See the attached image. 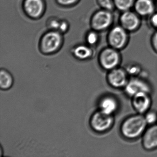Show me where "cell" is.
<instances>
[{
  "label": "cell",
  "instance_id": "20",
  "mask_svg": "<svg viewBox=\"0 0 157 157\" xmlns=\"http://www.w3.org/2000/svg\"><path fill=\"white\" fill-rule=\"evenodd\" d=\"M144 116L148 125H151L157 124V113L155 111L149 110L144 114Z\"/></svg>",
  "mask_w": 157,
  "mask_h": 157
},
{
  "label": "cell",
  "instance_id": "24",
  "mask_svg": "<svg viewBox=\"0 0 157 157\" xmlns=\"http://www.w3.org/2000/svg\"><path fill=\"white\" fill-rule=\"evenodd\" d=\"M61 21L56 20V19H52L49 22V25L52 29L55 30H59L60 26Z\"/></svg>",
  "mask_w": 157,
  "mask_h": 157
},
{
  "label": "cell",
  "instance_id": "25",
  "mask_svg": "<svg viewBox=\"0 0 157 157\" xmlns=\"http://www.w3.org/2000/svg\"><path fill=\"white\" fill-rule=\"evenodd\" d=\"M78 0H57L59 3L64 6L71 5L76 2Z\"/></svg>",
  "mask_w": 157,
  "mask_h": 157
},
{
  "label": "cell",
  "instance_id": "3",
  "mask_svg": "<svg viewBox=\"0 0 157 157\" xmlns=\"http://www.w3.org/2000/svg\"><path fill=\"white\" fill-rule=\"evenodd\" d=\"M121 60L120 51L109 46L102 50L99 56L100 66L108 71L119 67Z\"/></svg>",
  "mask_w": 157,
  "mask_h": 157
},
{
  "label": "cell",
  "instance_id": "26",
  "mask_svg": "<svg viewBox=\"0 0 157 157\" xmlns=\"http://www.w3.org/2000/svg\"><path fill=\"white\" fill-rule=\"evenodd\" d=\"M68 28V25L66 21H61L60 26H59V32H65L67 31Z\"/></svg>",
  "mask_w": 157,
  "mask_h": 157
},
{
  "label": "cell",
  "instance_id": "9",
  "mask_svg": "<svg viewBox=\"0 0 157 157\" xmlns=\"http://www.w3.org/2000/svg\"><path fill=\"white\" fill-rule=\"evenodd\" d=\"M61 41L62 37L59 33L56 31L48 32L43 36L41 40V50L46 54L54 53L59 48Z\"/></svg>",
  "mask_w": 157,
  "mask_h": 157
},
{
  "label": "cell",
  "instance_id": "23",
  "mask_svg": "<svg viewBox=\"0 0 157 157\" xmlns=\"http://www.w3.org/2000/svg\"><path fill=\"white\" fill-rule=\"evenodd\" d=\"M151 45L153 51L157 54V30H155L150 39Z\"/></svg>",
  "mask_w": 157,
  "mask_h": 157
},
{
  "label": "cell",
  "instance_id": "11",
  "mask_svg": "<svg viewBox=\"0 0 157 157\" xmlns=\"http://www.w3.org/2000/svg\"><path fill=\"white\" fill-rule=\"evenodd\" d=\"M133 10L141 18H148L156 11L155 0H136Z\"/></svg>",
  "mask_w": 157,
  "mask_h": 157
},
{
  "label": "cell",
  "instance_id": "2",
  "mask_svg": "<svg viewBox=\"0 0 157 157\" xmlns=\"http://www.w3.org/2000/svg\"><path fill=\"white\" fill-rule=\"evenodd\" d=\"M129 34L119 24L113 25L107 34L108 46L120 51L123 50L128 44Z\"/></svg>",
  "mask_w": 157,
  "mask_h": 157
},
{
  "label": "cell",
  "instance_id": "12",
  "mask_svg": "<svg viewBox=\"0 0 157 157\" xmlns=\"http://www.w3.org/2000/svg\"><path fill=\"white\" fill-rule=\"evenodd\" d=\"M142 145L146 150L157 148V123L147 128L142 135Z\"/></svg>",
  "mask_w": 157,
  "mask_h": 157
},
{
  "label": "cell",
  "instance_id": "6",
  "mask_svg": "<svg viewBox=\"0 0 157 157\" xmlns=\"http://www.w3.org/2000/svg\"><path fill=\"white\" fill-rule=\"evenodd\" d=\"M118 24L129 33L136 32L141 27L142 18L132 10L120 12Z\"/></svg>",
  "mask_w": 157,
  "mask_h": 157
},
{
  "label": "cell",
  "instance_id": "1",
  "mask_svg": "<svg viewBox=\"0 0 157 157\" xmlns=\"http://www.w3.org/2000/svg\"><path fill=\"white\" fill-rule=\"evenodd\" d=\"M147 125L144 115L136 114L129 116L123 121L120 132L127 139H136L143 135Z\"/></svg>",
  "mask_w": 157,
  "mask_h": 157
},
{
  "label": "cell",
  "instance_id": "7",
  "mask_svg": "<svg viewBox=\"0 0 157 157\" xmlns=\"http://www.w3.org/2000/svg\"><path fill=\"white\" fill-rule=\"evenodd\" d=\"M124 90L127 95L132 97L140 92L151 93V87L146 80L138 76L129 79Z\"/></svg>",
  "mask_w": 157,
  "mask_h": 157
},
{
  "label": "cell",
  "instance_id": "8",
  "mask_svg": "<svg viewBox=\"0 0 157 157\" xmlns=\"http://www.w3.org/2000/svg\"><path fill=\"white\" fill-rule=\"evenodd\" d=\"M108 71L107 81L110 86L116 89H124L129 79L125 69L118 67Z\"/></svg>",
  "mask_w": 157,
  "mask_h": 157
},
{
  "label": "cell",
  "instance_id": "13",
  "mask_svg": "<svg viewBox=\"0 0 157 157\" xmlns=\"http://www.w3.org/2000/svg\"><path fill=\"white\" fill-rule=\"evenodd\" d=\"M99 110L109 115H113L117 112L119 103L116 98L112 95H105L100 100Z\"/></svg>",
  "mask_w": 157,
  "mask_h": 157
},
{
  "label": "cell",
  "instance_id": "4",
  "mask_svg": "<svg viewBox=\"0 0 157 157\" xmlns=\"http://www.w3.org/2000/svg\"><path fill=\"white\" fill-rule=\"evenodd\" d=\"M114 16L113 12L101 9L96 12L92 18V27L96 32L110 29L113 24Z\"/></svg>",
  "mask_w": 157,
  "mask_h": 157
},
{
  "label": "cell",
  "instance_id": "22",
  "mask_svg": "<svg viewBox=\"0 0 157 157\" xmlns=\"http://www.w3.org/2000/svg\"><path fill=\"white\" fill-rule=\"evenodd\" d=\"M147 19L150 27L155 30V31L157 30V11L155 12Z\"/></svg>",
  "mask_w": 157,
  "mask_h": 157
},
{
  "label": "cell",
  "instance_id": "5",
  "mask_svg": "<svg viewBox=\"0 0 157 157\" xmlns=\"http://www.w3.org/2000/svg\"><path fill=\"white\" fill-rule=\"evenodd\" d=\"M114 122L113 115L105 113L99 110L92 116L90 124L94 131L103 133L108 131L112 127Z\"/></svg>",
  "mask_w": 157,
  "mask_h": 157
},
{
  "label": "cell",
  "instance_id": "15",
  "mask_svg": "<svg viewBox=\"0 0 157 157\" xmlns=\"http://www.w3.org/2000/svg\"><path fill=\"white\" fill-rule=\"evenodd\" d=\"M13 78L9 71L1 69L0 71V87L2 90H8L12 86Z\"/></svg>",
  "mask_w": 157,
  "mask_h": 157
},
{
  "label": "cell",
  "instance_id": "19",
  "mask_svg": "<svg viewBox=\"0 0 157 157\" xmlns=\"http://www.w3.org/2000/svg\"><path fill=\"white\" fill-rule=\"evenodd\" d=\"M97 3L103 10L112 12L116 10L113 0H97Z\"/></svg>",
  "mask_w": 157,
  "mask_h": 157
},
{
  "label": "cell",
  "instance_id": "21",
  "mask_svg": "<svg viewBox=\"0 0 157 157\" xmlns=\"http://www.w3.org/2000/svg\"><path fill=\"white\" fill-rule=\"evenodd\" d=\"M96 31L91 32L87 36V40L88 44L91 45L95 44L99 40V36Z\"/></svg>",
  "mask_w": 157,
  "mask_h": 157
},
{
  "label": "cell",
  "instance_id": "18",
  "mask_svg": "<svg viewBox=\"0 0 157 157\" xmlns=\"http://www.w3.org/2000/svg\"><path fill=\"white\" fill-rule=\"evenodd\" d=\"M125 69L128 75L132 77H138L142 71V69L140 65L136 63L129 64L127 66Z\"/></svg>",
  "mask_w": 157,
  "mask_h": 157
},
{
  "label": "cell",
  "instance_id": "27",
  "mask_svg": "<svg viewBox=\"0 0 157 157\" xmlns=\"http://www.w3.org/2000/svg\"><path fill=\"white\" fill-rule=\"evenodd\" d=\"M155 5H156V10L157 11V0H155Z\"/></svg>",
  "mask_w": 157,
  "mask_h": 157
},
{
  "label": "cell",
  "instance_id": "16",
  "mask_svg": "<svg viewBox=\"0 0 157 157\" xmlns=\"http://www.w3.org/2000/svg\"><path fill=\"white\" fill-rule=\"evenodd\" d=\"M74 56L80 59H86L92 56V51L90 48L85 45H79L74 48Z\"/></svg>",
  "mask_w": 157,
  "mask_h": 157
},
{
  "label": "cell",
  "instance_id": "14",
  "mask_svg": "<svg viewBox=\"0 0 157 157\" xmlns=\"http://www.w3.org/2000/svg\"><path fill=\"white\" fill-rule=\"evenodd\" d=\"M24 5L25 12L32 18H38L44 11L43 0H25Z\"/></svg>",
  "mask_w": 157,
  "mask_h": 157
},
{
  "label": "cell",
  "instance_id": "17",
  "mask_svg": "<svg viewBox=\"0 0 157 157\" xmlns=\"http://www.w3.org/2000/svg\"><path fill=\"white\" fill-rule=\"evenodd\" d=\"M136 0H113L116 10L120 12L133 10Z\"/></svg>",
  "mask_w": 157,
  "mask_h": 157
},
{
  "label": "cell",
  "instance_id": "10",
  "mask_svg": "<svg viewBox=\"0 0 157 157\" xmlns=\"http://www.w3.org/2000/svg\"><path fill=\"white\" fill-rule=\"evenodd\" d=\"M150 94L149 93L140 92L131 97L132 106L137 113L144 115L150 110L152 104Z\"/></svg>",
  "mask_w": 157,
  "mask_h": 157
}]
</instances>
